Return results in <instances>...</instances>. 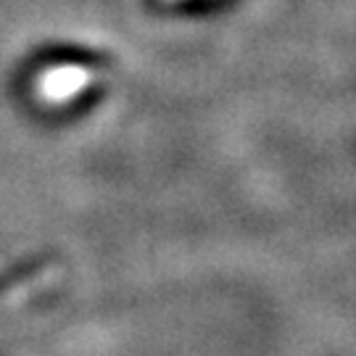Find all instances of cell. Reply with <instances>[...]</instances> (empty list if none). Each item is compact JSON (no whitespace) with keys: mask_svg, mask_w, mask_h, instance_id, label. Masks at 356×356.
I'll use <instances>...</instances> for the list:
<instances>
[{"mask_svg":"<svg viewBox=\"0 0 356 356\" xmlns=\"http://www.w3.org/2000/svg\"><path fill=\"white\" fill-rule=\"evenodd\" d=\"M88 79L90 74L85 69H79V66H58V69H53V72H48V74L42 76L40 85H42L45 95H51V98H66V95L76 92Z\"/></svg>","mask_w":356,"mask_h":356,"instance_id":"1","label":"cell"},{"mask_svg":"<svg viewBox=\"0 0 356 356\" xmlns=\"http://www.w3.org/2000/svg\"><path fill=\"white\" fill-rule=\"evenodd\" d=\"M51 275H53V267L45 264V267H38L35 272L24 275V277H16L11 282H0V306L13 304V301H22L26 296H32L42 282H48Z\"/></svg>","mask_w":356,"mask_h":356,"instance_id":"2","label":"cell"}]
</instances>
